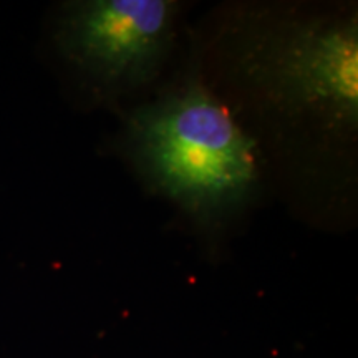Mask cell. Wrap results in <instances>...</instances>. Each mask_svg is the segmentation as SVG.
<instances>
[{
	"label": "cell",
	"instance_id": "1",
	"mask_svg": "<svg viewBox=\"0 0 358 358\" xmlns=\"http://www.w3.org/2000/svg\"><path fill=\"white\" fill-rule=\"evenodd\" d=\"M128 143L155 189L198 216L231 211L256 185L252 140L198 82L134 111Z\"/></svg>",
	"mask_w": 358,
	"mask_h": 358
},
{
	"label": "cell",
	"instance_id": "2",
	"mask_svg": "<svg viewBox=\"0 0 358 358\" xmlns=\"http://www.w3.org/2000/svg\"><path fill=\"white\" fill-rule=\"evenodd\" d=\"M178 3L80 0L58 19V50L98 90L116 95L153 82L174 40Z\"/></svg>",
	"mask_w": 358,
	"mask_h": 358
},
{
	"label": "cell",
	"instance_id": "3",
	"mask_svg": "<svg viewBox=\"0 0 358 358\" xmlns=\"http://www.w3.org/2000/svg\"><path fill=\"white\" fill-rule=\"evenodd\" d=\"M250 77L274 100L334 127H357V20L299 22L254 45Z\"/></svg>",
	"mask_w": 358,
	"mask_h": 358
}]
</instances>
